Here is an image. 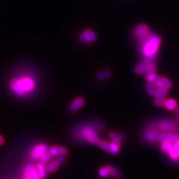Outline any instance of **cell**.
Wrapping results in <instances>:
<instances>
[{
  "instance_id": "cell-1",
  "label": "cell",
  "mask_w": 179,
  "mask_h": 179,
  "mask_svg": "<svg viewBox=\"0 0 179 179\" xmlns=\"http://www.w3.org/2000/svg\"><path fill=\"white\" fill-rule=\"evenodd\" d=\"M10 86L16 95L23 96L35 88L36 82L31 75L23 74L13 78L10 82Z\"/></svg>"
},
{
  "instance_id": "cell-2",
  "label": "cell",
  "mask_w": 179,
  "mask_h": 179,
  "mask_svg": "<svg viewBox=\"0 0 179 179\" xmlns=\"http://www.w3.org/2000/svg\"><path fill=\"white\" fill-rule=\"evenodd\" d=\"M139 38L143 55L147 59H154L161 43V38L152 32L149 31L145 35L139 37Z\"/></svg>"
},
{
  "instance_id": "cell-3",
  "label": "cell",
  "mask_w": 179,
  "mask_h": 179,
  "mask_svg": "<svg viewBox=\"0 0 179 179\" xmlns=\"http://www.w3.org/2000/svg\"><path fill=\"white\" fill-rule=\"evenodd\" d=\"M82 136L86 139L87 141L92 143L97 144L99 142L98 134L93 128L91 126H85L82 131Z\"/></svg>"
},
{
  "instance_id": "cell-4",
  "label": "cell",
  "mask_w": 179,
  "mask_h": 179,
  "mask_svg": "<svg viewBox=\"0 0 179 179\" xmlns=\"http://www.w3.org/2000/svg\"><path fill=\"white\" fill-rule=\"evenodd\" d=\"M97 38L96 33L90 29H86L79 35L80 41L85 45H88L90 43L94 42Z\"/></svg>"
},
{
  "instance_id": "cell-5",
  "label": "cell",
  "mask_w": 179,
  "mask_h": 179,
  "mask_svg": "<svg viewBox=\"0 0 179 179\" xmlns=\"http://www.w3.org/2000/svg\"><path fill=\"white\" fill-rule=\"evenodd\" d=\"M153 59H147L145 60L139 62L135 68V72H136L137 74H142L145 73V72H146L149 65L153 62Z\"/></svg>"
},
{
  "instance_id": "cell-6",
  "label": "cell",
  "mask_w": 179,
  "mask_h": 179,
  "mask_svg": "<svg viewBox=\"0 0 179 179\" xmlns=\"http://www.w3.org/2000/svg\"><path fill=\"white\" fill-rule=\"evenodd\" d=\"M48 147L45 144H40L35 146L32 151V155L35 158H41L43 154L47 152Z\"/></svg>"
},
{
  "instance_id": "cell-7",
  "label": "cell",
  "mask_w": 179,
  "mask_h": 179,
  "mask_svg": "<svg viewBox=\"0 0 179 179\" xmlns=\"http://www.w3.org/2000/svg\"><path fill=\"white\" fill-rule=\"evenodd\" d=\"M84 102L85 101L83 98L78 97L76 98L70 105V110L72 112H76V111L78 110L84 104Z\"/></svg>"
},
{
  "instance_id": "cell-8",
  "label": "cell",
  "mask_w": 179,
  "mask_h": 179,
  "mask_svg": "<svg viewBox=\"0 0 179 179\" xmlns=\"http://www.w3.org/2000/svg\"><path fill=\"white\" fill-rule=\"evenodd\" d=\"M149 32V28L145 24H141L135 29L134 35L137 37H141Z\"/></svg>"
},
{
  "instance_id": "cell-9",
  "label": "cell",
  "mask_w": 179,
  "mask_h": 179,
  "mask_svg": "<svg viewBox=\"0 0 179 179\" xmlns=\"http://www.w3.org/2000/svg\"><path fill=\"white\" fill-rule=\"evenodd\" d=\"M160 128L163 131H173L177 128V124L170 120H164L160 124Z\"/></svg>"
},
{
  "instance_id": "cell-10",
  "label": "cell",
  "mask_w": 179,
  "mask_h": 179,
  "mask_svg": "<svg viewBox=\"0 0 179 179\" xmlns=\"http://www.w3.org/2000/svg\"><path fill=\"white\" fill-rule=\"evenodd\" d=\"M45 163H39L37 165V171H38V174H39L40 177H41V178H45L47 175H48V170H47V168L46 167L45 164H44Z\"/></svg>"
},
{
  "instance_id": "cell-11",
  "label": "cell",
  "mask_w": 179,
  "mask_h": 179,
  "mask_svg": "<svg viewBox=\"0 0 179 179\" xmlns=\"http://www.w3.org/2000/svg\"><path fill=\"white\" fill-rule=\"evenodd\" d=\"M159 140L161 142L169 141V142H175L177 140V137L175 135L171 133H164L159 135Z\"/></svg>"
},
{
  "instance_id": "cell-12",
  "label": "cell",
  "mask_w": 179,
  "mask_h": 179,
  "mask_svg": "<svg viewBox=\"0 0 179 179\" xmlns=\"http://www.w3.org/2000/svg\"><path fill=\"white\" fill-rule=\"evenodd\" d=\"M120 143L118 140H113L112 143H110L109 152L112 154H117L119 151Z\"/></svg>"
},
{
  "instance_id": "cell-13",
  "label": "cell",
  "mask_w": 179,
  "mask_h": 179,
  "mask_svg": "<svg viewBox=\"0 0 179 179\" xmlns=\"http://www.w3.org/2000/svg\"><path fill=\"white\" fill-rule=\"evenodd\" d=\"M144 137L150 141H156L159 140V135L154 132H148L144 134Z\"/></svg>"
},
{
  "instance_id": "cell-14",
  "label": "cell",
  "mask_w": 179,
  "mask_h": 179,
  "mask_svg": "<svg viewBox=\"0 0 179 179\" xmlns=\"http://www.w3.org/2000/svg\"><path fill=\"white\" fill-rule=\"evenodd\" d=\"M111 76V72L109 70H103L98 72L97 74V78L100 80H104L110 78Z\"/></svg>"
},
{
  "instance_id": "cell-15",
  "label": "cell",
  "mask_w": 179,
  "mask_h": 179,
  "mask_svg": "<svg viewBox=\"0 0 179 179\" xmlns=\"http://www.w3.org/2000/svg\"><path fill=\"white\" fill-rule=\"evenodd\" d=\"M146 90L147 93L151 96H154L156 93L157 89L154 86V84L152 82H149V83L146 85Z\"/></svg>"
},
{
  "instance_id": "cell-16",
  "label": "cell",
  "mask_w": 179,
  "mask_h": 179,
  "mask_svg": "<svg viewBox=\"0 0 179 179\" xmlns=\"http://www.w3.org/2000/svg\"><path fill=\"white\" fill-rule=\"evenodd\" d=\"M168 93V89L164 88V87H162L161 88H159L157 90L155 93V97L156 98H163L164 96H165Z\"/></svg>"
},
{
  "instance_id": "cell-17",
  "label": "cell",
  "mask_w": 179,
  "mask_h": 179,
  "mask_svg": "<svg viewBox=\"0 0 179 179\" xmlns=\"http://www.w3.org/2000/svg\"><path fill=\"white\" fill-rule=\"evenodd\" d=\"M146 78L149 82H152V83H155L156 82L160 80L161 77L157 76L155 73L146 74Z\"/></svg>"
},
{
  "instance_id": "cell-18",
  "label": "cell",
  "mask_w": 179,
  "mask_h": 179,
  "mask_svg": "<svg viewBox=\"0 0 179 179\" xmlns=\"http://www.w3.org/2000/svg\"><path fill=\"white\" fill-rule=\"evenodd\" d=\"M59 163H58L55 161L51 162L49 164H48V166L47 167V168L48 171L50 172H54L56 170L58 167H59Z\"/></svg>"
},
{
  "instance_id": "cell-19",
  "label": "cell",
  "mask_w": 179,
  "mask_h": 179,
  "mask_svg": "<svg viewBox=\"0 0 179 179\" xmlns=\"http://www.w3.org/2000/svg\"><path fill=\"white\" fill-rule=\"evenodd\" d=\"M107 167L109 171V175L114 178H118L119 177V172L117 168L112 166H108Z\"/></svg>"
},
{
  "instance_id": "cell-20",
  "label": "cell",
  "mask_w": 179,
  "mask_h": 179,
  "mask_svg": "<svg viewBox=\"0 0 179 179\" xmlns=\"http://www.w3.org/2000/svg\"><path fill=\"white\" fill-rule=\"evenodd\" d=\"M165 106H166V108L168 110H174V109L176 108V107H177V102L172 99H169V100H167Z\"/></svg>"
},
{
  "instance_id": "cell-21",
  "label": "cell",
  "mask_w": 179,
  "mask_h": 179,
  "mask_svg": "<svg viewBox=\"0 0 179 179\" xmlns=\"http://www.w3.org/2000/svg\"><path fill=\"white\" fill-rule=\"evenodd\" d=\"M173 147L171 142L169 141H164L161 145V149L164 152H169V151Z\"/></svg>"
},
{
  "instance_id": "cell-22",
  "label": "cell",
  "mask_w": 179,
  "mask_h": 179,
  "mask_svg": "<svg viewBox=\"0 0 179 179\" xmlns=\"http://www.w3.org/2000/svg\"><path fill=\"white\" fill-rule=\"evenodd\" d=\"M109 137L111 139H112L113 140H118V141H122V140H123L125 138L123 136V135L121 134V133H114V132L110 133L109 134Z\"/></svg>"
},
{
  "instance_id": "cell-23",
  "label": "cell",
  "mask_w": 179,
  "mask_h": 179,
  "mask_svg": "<svg viewBox=\"0 0 179 179\" xmlns=\"http://www.w3.org/2000/svg\"><path fill=\"white\" fill-rule=\"evenodd\" d=\"M169 154H170V156L171 157V158H172L173 159H175V160H177V159H178L179 158V152L178 150L174 147L171 148V149L168 152Z\"/></svg>"
},
{
  "instance_id": "cell-24",
  "label": "cell",
  "mask_w": 179,
  "mask_h": 179,
  "mask_svg": "<svg viewBox=\"0 0 179 179\" xmlns=\"http://www.w3.org/2000/svg\"><path fill=\"white\" fill-rule=\"evenodd\" d=\"M161 82L163 84V86L166 88L167 89L171 88L172 87V83L168 79L166 78H163V77H161Z\"/></svg>"
},
{
  "instance_id": "cell-25",
  "label": "cell",
  "mask_w": 179,
  "mask_h": 179,
  "mask_svg": "<svg viewBox=\"0 0 179 179\" xmlns=\"http://www.w3.org/2000/svg\"><path fill=\"white\" fill-rule=\"evenodd\" d=\"M98 144L100 148L105 150V151H109V149L110 146V144L109 143L105 141H104V140H101V141H99Z\"/></svg>"
},
{
  "instance_id": "cell-26",
  "label": "cell",
  "mask_w": 179,
  "mask_h": 179,
  "mask_svg": "<svg viewBox=\"0 0 179 179\" xmlns=\"http://www.w3.org/2000/svg\"><path fill=\"white\" fill-rule=\"evenodd\" d=\"M157 71V67L156 65H154L153 62L150 64L148 66V69L146 71V74H154Z\"/></svg>"
},
{
  "instance_id": "cell-27",
  "label": "cell",
  "mask_w": 179,
  "mask_h": 179,
  "mask_svg": "<svg viewBox=\"0 0 179 179\" xmlns=\"http://www.w3.org/2000/svg\"><path fill=\"white\" fill-rule=\"evenodd\" d=\"M36 171V168L34 167L33 165H29L26 167L25 170V176L31 175Z\"/></svg>"
},
{
  "instance_id": "cell-28",
  "label": "cell",
  "mask_w": 179,
  "mask_h": 179,
  "mask_svg": "<svg viewBox=\"0 0 179 179\" xmlns=\"http://www.w3.org/2000/svg\"><path fill=\"white\" fill-rule=\"evenodd\" d=\"M167 100L163 98H157L154 100V104L157 106H165Z\"/></svg>"
},
{
  "instance_id": "cell-29",
  "label": "cell",
  "mask_w": 179,
  "mask_h": 179,
  "mask_svg": "<svg viewBox=\"0 0 179 179\" xmlns=\"http://www.w3.org/2000/svg\"><path fill=\"white\" fill-rule=\"evenodd\" d=\"M49 153L52 157H56L59 154V147H52L49 149Z\"/></svg>"
},
{
  "instance_id": "cell-30",
  "label": "cell",
  "mask_w": 179,
  "mask_h": 179,
  "mask_svg": "<svg viewBox=\"0 0 179 179\" xmlns=\"http://www.w3.org/2000/svg\"><path fill=\"white\" fill-rule=\"evenodd\" d=\"M51 154L49 153V152H46L44 153L43 155L41 157V161L43 163H47L48 161H49V160L51 158Z\"/></svg>"
},
{
  "instance_id": "cell-31",
  "label": "cell",
  "mask_w": 179,
  "mask_h": 179,
  "mask_svg": "<svg viewBox=\"0 0 179 179\" xmlns=\"http://www.w3.org/2000/svg\"><path fill=\"white\" fill-rule=\"evenodd\" d=\"M99 175L101 177H106L108 175H109V171L108 167H103L101 168L99 171Z\"/></svg>"
},
{
  "instance_id": "cell-32",
  "label": "cell",
  "mask_w": 179,
  "mask_h": 179,
  "mask_svg": "<svg viewBox=\"0 0 179 179\" xmlns=\"http://www.w3.org/2000/svg\"><path fill=\"white\" fill-rule=\"evenodd\" d=\"M41 177H40L39 174H38V171H37V168H36V171L33 174L31 175H27L25 176V179H41Z\"/></svg>"
},
{
  "instance_id": "cell-33",
  "label": "cell",
  "mask_w": 179,
  "mask_h": 179,
  "mask_svg": "<svg viewBox=\"0 0 179 179\" xmlns=\"http://www.w3.org/2000/svg\"><path fill=\"white\" fill-rule=\"evenodd\" d=\"M58 163H59V164L60 165V164H62L65 161V158L64 157V155H62V154H59V155H57L56 157V160H55Z\"/></svg>"
},
{
  "instance_id": "cell-34",
  "label": "cell",
  "mask_w": 179,
  "mask_h": 179,
  "mask_svg": "<svg viewBox=\"0 0 179 179\" xmlns=\"http://www.w3.org/2000/svg\"><path fill=\"white\" fill-rule=\"evenodd\" d=\"M67 153H68V151L66 148L62 147H59V154H62V155H65L66 154H67Z\"/></svg>"
},
{
  "instance_id": "cell-35",
  "label": "cell",
  "mask_w": 179,
  "mask_h": 179,
  "mask_svg": "<svg viewBox=\"0 0 179 179\" xmlns=\"http://www.w3.org/2000/svg\"><path fill=\"white\" fill-rule=\"evenodd\" d=\"M154 86H155V88H156L157 90H158L159 88H161L162 87H163V84L161 83V79H160V80L156 82L155 83H154Z\"/></svg>"
},
{
  "instance_id": "cell-36",
  "label": "cell",
  "mask_w": 179,
  "mask_h": 179,
  "mask_svg": "<svg viewBox=\"0 0 179 179\" xmlns=\"http://www.w3.org/2000/svg\"><path fill=\"white\" fill-rule=\"evenodd\" d=\"M174 147H175L178 150V152H179V140H178V141H177L175 142V145H174Z\"/></svg>"
},
{
  "instance_id": "cell-37",
  "label": "cell",
  "mask_w": 179,
  "mask_h": 179,
  "mask_svg": "<svg viewBox=\"0 0 179 179\" xmlns=\"http://www.w3.org/2000/svg\"><path fill=\"white\" fill-rule=\"evenodd\" d=\"M176 114H177V119H178V122H179V108H177V110H176Z\"/></svg>"
},
{
  "instance_id": "cell-38",
  "label": "cell",
  "mask_w": 179,
  "mask_h": 179,
  "mask_svg": "<svg viewBox=\"0 0 179 179\" xmlns=\"http://www.w3.org/2000/svg\"><path fill=\"white\" fill-rule=\"evenodd\" d=\"M3 143H4L3 138L2 136H0V145H2Z\"/></svg>"
}]
</instances>
